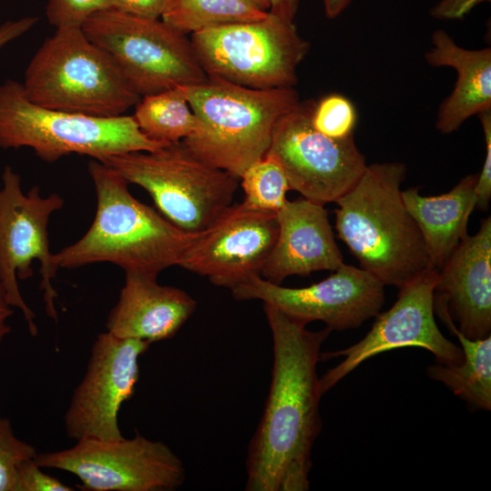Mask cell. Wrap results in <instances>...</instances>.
<instances>
[{
    "instance_id": "30bf717a",
    "label": "cell",
    "mask_w": 491,
    "mask_h": 491,
    "mask_svg": "<svg viewBox=\"0 0 491 491\" xmlns=\"http://www.w3.org/2000/svg\"><path fill=\"white\" fill-rule=\"evenodd\" d=\"M1 181L0 279L10 306L21 311L30 335L35 336V315L24 300L18 280L33 276L32 264L39 262L45 313L57 322V293L52 280L59 268L50 251L47 227L51 215L64 206L65 200L56 193L43 196L37 185L24 193L21 177L10 165L5 166Z\"/></svg>"
},
{
    "instance_id": "44dd1931",
    "label": "cell",
    "mask_w": 491,
    "mask_h": 491,
    "mask_svg": "<svg viewBox=\"0 0 491 491\" xmlns=\"http://www.w3.org/2000/svg\"><path fill=\"white\" fill-rule=\"evenodd\" d=\"M477 176L467 175L439 195L424 196L418 187L402 191L404 204L422 234L431 268L439 270L468 235V219L476 205Z\"/></svg>"
},
{
    "instance_id": "f1b7e54d",
    "label": "cell",
    "mask_w": 491,
    "mask_h": 491,
    "mask_svg": "<svg viewBox=\"0 0 491 491\" xmlns=\"http://www.w3.org/2000/svg\"><path fill=\"white\" fill-rule=\"evenodd\" d=\"M74 487L42 471V467L29 459L17 470L15 491H73Z\"/></svg>"
},
{
    "instance_id": "5b68a950",
    "label": "cell",
    "mask_w": 491,
    "mask_h": 491,
    "mask_svg": "<svg viewBox=\"0 0 491 491\" xmlns=\"http://www.w3.org/2000/svg\"><path fill=\"white\" fill-rule=\"evenodd\" d=\"M22 85L38 105L96 117L123 115L141 99L81 27L55 29L29 62Z\"/></svg>"
},
{
    "instance_id": "603a6c76",
    "label": "cell",
    "mask_w": 491,
    "mask_h": 491,
    "mask_svg": "<svg viewBox=\"0 0 491 491\" xmlns=\"http://www.w3.org/2000/svg\"><path fill=\"white\" fill-rule=\"evenodd\" d=\"M268 11L254 0H166L161 19L183 35L263 19Z\"/></svg>"
},
{
    "instance_id": "83f0119b",
    "label": "cell",
    "mask_w": 491,
    "mask_h": 491,
    "mask_svg": "<svg viewBox=\"0 0 491 491\" xmlns=\"http://www.w3.org/2000/svg\"><path fill=\"white\" fill-rule=\"evenodd\" d=\"M115 8V0H47L45 15L55 29L81 27L94 14Z\"/></svg>"
},
{
    "instance_id": "8fae6325",
    "label": "cell",
    "mask_w": 491,
    "mask_h": 491,
    "mask_svg": "<svg viewBox=\"0 0 491 491\" xmlns=\"http://www.w3.org/2000/svg\"><path fill=\"white\" fill-rule=\"evenodd\" d=\"M42 468L75 476L85 491H174L185 482L181 459L161 441L133 438L76 440L73 446L38 453Z\"/></svg>"
},
{
    "instance_id": "ba28073f",
    "label": "cell",
    "mask_w": 491,
    "mask_h": 491,
    "mask_svg": "<svg viewBox=\"0 0 491 491\" xmlns=\"http://www.w3.org/2000/svg\"><path fill=\"white\" fill-rule=\"evenodd\" d=\"M81 28L141 97L196 85L208 77L190 38L162 19L109 8L91 15Z\"/></svg>"
},
{
    "instance_id": "4dcf8cb0",
    "label": "cell",
    "mask_w": 491,
    "mask_h": 491,
    "mask_svg": "<svg viewBox=\"0 0 491 491\" xmlns=\"http://www.w3.org/2000/svg\"><path fill=\"white\" fill-rule=\"evenodd\" d=\"M491 0H439L429 10V15L438 20L464 18L475 6Z\"/></svg>"
},
{
    "instance_id": "8d00e7d4",
    "label": "cell",
    "mask_w": 491,
    "mask_h": 491,
    "mask_svg": "<svg viewBox=\"0 0 491 491\" xmlns=\"http://www.w3.org/2000/svg\"><path fill=\"white\" fill-rule=\"evenodd\" d=\"M260 7L263 9L268 11L269 9V2L268 0H254Z\"/></svg>"
},
{
    "instance_id": "d590c367",
    "label": "cell",
    "mask_w": 491,
    "mask_h": 491,
    "mask_svg": "<svg viewBox=\"0 0 491 491\" xmlns=\"http://www.w3.org/2000/svg\"><path fill=\"white\" fill-rule=\"evenodd\" d=\"M327 18L337 17L352 2V0H323Z\"/></svg>"
},
{
    "instance_id": "cb8c5ba5",
    "label": "cell",
    "mask_w": 491,
    "mask_h": 491,
    "mask_svg": "<svg viewBox=\"0 0 491 491\" xmlns=\"http://www.w3.org/2000/svg\"><path fill=\"white\" fill-rule=\"evenodd\" d=\"M133 117L149 139L169 145L189 136L196 118L181 86L144 95L135 106Z\"/></svg>"
},
{
    "instance_id": "ffe728a7",
    "label": "cell",
    "mask_w": 491,
    "mask_h": 491,
    "mask_svg": "<svg viewBox=\"0 0 491 491\" xmlns=\"http://www.w3.org/2000/svg\"><path fill=\"white\" fill-rule=\"evenodd\" d=\"M426 53L428 65L449 66L456 72L453 91L441 103L436 128L451 134L473 115L491 110V48L466 49L445 31L436 30Z\"/></svg>"
},
{
    "instance_id": "e575fe53",
    "label": "cell",
    "mask_w": 491,
    "mask_h": 491,
    "mask_svg": "<svg viewBox=\"0 0 491 491\" xmlns=\"http://www.w3.org/2000/svg\"><path fill=\"white\" fill-rule=\"evenodd\" d=\"M14 310L10 306L5 289L0 279V343L11 333L12 328L7 319L13 315Z\"/></svg>"
},
{
    "instance_id": "d6a6232c",
    "label": "cell",
    "mask_w": 491,
    "mask_h": 491,
    "mask_svg": "<svg viewBox=\"0 0 491 491\" xmlns=\"http://www.w3.org/2000/svg\"><path fill=\"white\" fill-rule=\"evenodd\" d=\"M36 16H25L9 20L0 25V50L10 42L28 32L37 23Z\"/></svg>"
},
{
    "instance_id": "52a82bcc",
    "label": "cell",
    "mask_w": 491,
    "mask_h": 491,
    "mask_svg": "<svg viewBox=\"0 0 491 491\" xmlns=\"http://www.w3.org/2000/svg\"><path fill=\"white\" fill-rule=\"evenodd\" d=\"M100 162L144 188L162 215L191 233L205 230L232 205L237 177L195 156L182 141Z\"/></svg>"
},
{
    "instance_id": "9a60e30c",
    "label": "cell",
    "mask_w": 491,
    "mask_h": 491,
    "mask_svg": "<svg viewBox=\"0 0 491 491\" xmlns=\"http://www.w3.org/2000/svg\"><path fill=\"white\" fill-rule=\"evenodd\" d=\"M384 286L367 271L343 263L327 278L306 287H285L254 276L231 291L236 300H261L305 325L322 321L342 331L379 313Z\"/></svg>"
},
{
    "instance_id": "ac0fdd59",
    "label": "cell",
    "mask_w": 491,
    "mask_h": 491,
    "mask_svg": "<svg viewBox=\"0 0 491 491\" xmlns=\"http://www.w3.org/2000/svg\"><path fill=\"white\" fill-rule=\"evenodd\" d=\"M276 220L277 237L260 272L264 279L281 285L288 276L334 271L344 263L323 205L287 200Z\"/></svg>"
},
{
    "instance_id": "2e32d148",
    "label": "cell",
    "mask_w": 491,
    "mask_h": 491,
    "mask_svg": "<svg viewBox=\"0 0 491 491\" xmlns=\"http://www.w3.org/2000/svg\"><path fill=\"white\" fill-rule=\"evenodd\" d=\"M278 233L276 213L243 202L223 211L187 247L178 266L233 290L260 272Z\"/></svg>"
},
{
    "instance_id": "d4e9b609",
    "label": "cell",
    "mask_w": 491,
    "mask_h": 491,
    "mask_svg": "<svg viewBox=\"0 0 491 491\" xmlns=\"http://www.w3.org/2000/svg\"><path fill=\"white\" fill-rule=\"evenodd\" d=\"M243 203L256 210L277 213L286 203L290 190L285 171L270 154L252 163L240 175Z\"/></svg>"
},
{
    "instance_id": "e0dca14e",
    "label": "cell",
    "mask_w": 491,
    "mask_h": 491,
    "mask_svg": "<svg viewBox=\"0 0 491 491\" xmlns=\"http://www.w3.org/2000/svg\"><path fill=\"white\" fill-rule=\"evenodd\" d=\"M434 303L444 306L466 338L491 336V217L466 235L437 270Z\"/></svg>"
},
{
    "instance_id": "3957f363",
    "label": "cell",
    "mask_w": 491,
    "mask_h": 491,
    "mask_svg": "<svg viewBox=\"0 0 491 491\" xmlns=\"http://www.w3.org/2000/svg\"><path fill=\"white\" fill-rule=\"evenodd\" d=\"M406 174L399 162L367 165L335 210L337 235L360 268L398 288L431 268L422 234L402 198Z\"/></svg>"
},
{
    "instance_id": "484cf974",
    "label": "cell",
    "mask_w": 491,
    "mask_h": 491,
    "mask_svg": "<svg viewBox=\"0 0 491 491\" xmlns=\"http://www.w3.org/2000/svg\"><path fill=\"white\" fill-rule=\"evenodd\" d=\"M357 115L353 103L346 96L331 94L314 104L311 124L319 133L334 139L354 135Z\"/></svg>"
},
{
    "instance_id": "7402d4cb",
    "label": "cell",
    "mask_w": 491,
    "mask_h": 491,
    "mask_svg": "<svg viewBox=\"0 0 491 491\" xmlns=\"http://www.w3.org/2000/svg\"><path fill=\"white\" fill-rule=\"evenodd\" d=\"M434 312L449 332L457 337L464 353L459 365L436 363L427 367L431 379L443 383L475 407L491 409V336L478 340L464 336L456 327L446 309L434 304Z\"/></svg>"
},
{
    "instance_id": "d6986e66",
    "label": "cell",
    "mask_w": 491,
    "mask_h": 491,
    "mask_svg": "<svg viewBox=\"0 0 491 491\" xmlns=\"http://www.w3.org/2000/svg\"><path fill=\"white\" fill-rule=\"evenodd\" d=\"M118 300L105 323L106 332L150 344L173 337L196 309L185 291L157 282V275L127 271Z\"/></svg>"
},
{
    "instance_id": "7c38bea8",
    "label": "cell",
    "mask_w": 491,
    "mask_h": 491,
    "mask_svg": "<svg viewBox=\"0 0 491 491\" xmlns=\"http://www.w3.org/2000/svg\"><path fill=\"white\" fill-rule=\"evenodd\" d=\"M315 102H299L276 123L267 154L282 165L291 190L325 205L336 202L366 168L354 135L330 138L311 124Z\"/></svg>"
},
{
    "instance_id": "4fadbf2b",
    "label": "cell",
    "mask_w": 491,
    "mask_h": 491,
    "mask_svg": "<svg viewBox=\"0 0 491 491\" xmlns=\"http://www.w3.org/2000/svg\"><path fill=\"white\" fill-rule=\"evenodd\" d=\"M437 270L429 268L399 287L396 303L377 314L371 330L358 343L343 350L321 354V358L344 356L319 378L322 395L366 360L392 349L418 346L430 351L438 363L459 365L461 346L448 340L435 320L434 289Z\"/></svg>"
},
{
    "instance_id": "5bb4252c",
    "label": "cell",
    "mask_w": 491,
    "mask_h": 491,
    "mask_svg": "<svg viewBox=\"0 0 491 491\" xmlns=\"http://www.w3.org/2000/svg\"><path fill=\"white\" fill-rule=\"evenodd\" d=\"M150 345L106 331L96 336L85 373L64 416L65 430L70 439L123 437L119 411L135 393L139 358Z\"/></svg>"
},
{
    "instance_id": "f546056e",
    "label": "cell",
    "mask_w": 491,
    "mask_h": 491,
    "mask_svg": "<svg viewBox=\"0 0 491 491\" xmlns=\"http://www.w3.org/2000/svg\"><path fill=\"white\" fill-rule=\"evenodd\" d=\"M477 116L484 132L486 155L475 187L476 206L481 211H486L491 198V110L482 112Z\"/></svg>"
},
{
    "instance_id": "4316f807",
    "label": "cell",
    "mask_w": 491,
    "mask_h": 491,
    "mask_svg": "<svg viewBox=\"0 0 491 491\" xmlns=\"http://www.w3.org/2000/svg\"><path fill=\"white\" fill-rule=\"evenodd\" d=\"M36 454V448L19 439L11 421L0 413V491H15L19 466Z\"/></svg>"
},
{
    "instance_id": "9c48e42d",
    "label": "cell",
    "mask_w": 491,
    "mask_h": 491,
    "mask_svg": "<svg viewBox=\"0 0 491 491\" xmlns=\"http://www.w3.org/2000/svg\"><path fill=\"white\" fill-rule=\"evenodd\" d=\"M190 40L208 76L256 89L294 87L309 50L293 21L270 12L260 20L194 33Z\"/></svg>"
},
{
    "instance_id": "7a4b0ae2",
    "label": "cell",
    "mask_w": 491,
    "mask_h": 491,
    "mask_svg": "<svg viewBox=\"0 0 491 491\" xmlns=\"http://www.w3.org/2000/svg\"><path fill=\"white\" fill-rule=\"evenodd\" d=\"M88 173L96 195L95 219L75 243L54 254L58 268L108 262L125 272L157 275L178 263L199 233L172 224L129 192L128 183L104 163L91 159Z\"/></svg>"
},
{
    "instance_id": "1f68e13d",
    "label": "cell",
    "mask_w": 491,
    "mask_h": 491,
    "mask_svg": "<svg viewBox=\"0 0 491 491\" xmlns=\"http://www.w3.org/2000/svg\"><path fill=\"white\" fill-rule=\"evenodd\" d=\"M166 0H115V8L149 18H160Z\"/></svg>"
},
{
    "instance_id": "277c9868",
    "label": "cell",
    "mask_w": 491,
    "mask_h": 491,
    "mask_svg": "<svg viewBox=\"0 0 491 491\" xmlns=\"http://www.w3.org/2000/svg\"><path fill=\"white\" fill-rule=\"evenodd\" d=\"M181 87L196 118L182 142L237 178L266 154L277 121L300 102L294 87L256 89L215 76Z\"/></svg>"
},
{
    "instance_id": "6da1fadb",
    "label": "cell",
    "mask_w": 491,
    "mask_h": 491,
    "mask_svg": "<svg viewBox=\"0 0 491 491\" xmlns=\"http://www.w3.org/2000/svg\"><path fill=\"white\" fill-rule=\"evenodd\" d=\"M273 339L268 396L246 456V491H306L311 454L321 426L322 396L316 366L331 333L306 329L264 304Z\"/></svg>"
},
{
    "instance_id": "836d02e7",
    "label": "cell",
    "mask_w": 491,
    "mask_h": 491,
    "mask_svg": "<svg viewBox=\"0 0 491 491\" xmlns=\"http://www.w3.org/2000/svg\"><path fill=\"white\" fill-rule=\"evenodd\" d=\"M268 12L288 21H293L297 12L299 0H268Z\"/></svg>"
},
{
    "instance_id": "8992f818",
    "label": "cell",
    "mask_w": 491,
    "mask_h": 491,
    "mask_svg": "<svg viewBox=\"0 0 491 491\" xmlns=\"http://www.w3.org/2000/svg\"><path fill=\"white\" fill-rule=\"evenodd\" d=\"M163 145L146 137L133 115L96 117L38 105L25 94L22 83L0 84V148H32L45 162L72 154L101 161Z\"/></svg>"
}]
</instances>
